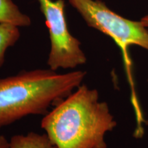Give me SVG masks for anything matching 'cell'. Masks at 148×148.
<instances>
[{"instance_id": "cell-7", "label": "cell", "mask_w": 148, "mask_h": 148, "mask_svg": "<svg viewBox=\"0 0 148 148\" xmlns=\"http://www.w3.org/2000/svg\"><path fill=\"white\" fill-rule=\"evenodd\" d=\"M20 35L18 27L9 23H0V67L4 63L6 50L15 45Z\"/></svg>"}, {"instance_id": "cell-3", "label": "cell", "mask_w": 148, "mask_h": 148, "mask_svg": "<svg viewBox=\"0 0 148 148\" xmlns=\"http://www.w3.org/2000/svg\"><path fill=\"white\" fill-rule=\"evenodd\" d=\"M69 2L88 26L110 37L119 47L132 86V60L128 49L135 45L148 51V29L140 21L127 19L116 14L101 0H69Z\"/></svg>"}, {"instance_id": "cell-9", "label": "cell", "mask_w": 148, "mask_h": 148, "mask_svg": "<svg viewBox=\"0 0 148 148\" xmlns=\"http://www.w3.org/2000/svg\"><path fill=\"white\" fill-rule=\"evenodd\" d=\"M140 21L141 22V23L143 24L144 26L146 27V28L148 29V14L147 15L143 16V17L141 18V19H140Z\"/></svg>"}, {"instance_id": "cell-2", "label": "cell", "mask_w": 148, "mask_h": 148, "mask_svg": "<svg viewBox=\"0 0 148 148\" xmlns=\"http://www.w3.org/2000/svg\"><path fill=\"white\" fill-rule=\"evenodd\" d=\"M84 71H23L0 78V127L32 114H44L82 84Z\"/></svg>"}, {"instance_id": "cell-5", "label": "cell", "mask_w": 148, "mask_h": 148, "mask_svg": "<svg viewBox=\"0 0 148 148\" xmlns=\"http://www.w3.org/2000/svg\"><path fill=\"white\" fill-rule=\"evenodd\" d=\"M0 23L26 27L30 25L31 19L21 12L12 0H0Z\"/></svg>"}, {"instance_id": "cell-4", "label": "cell", "mask_w": 148, "mask_h": 148, "mask_svg": "<svg viewBox=\"0 0 148 148\" xmlns=\"http://www.w3.org/2000/svg\"><path fill=\"white\" fill-rule=\"evenodd\" d=\"M49 30L51 48L47 59L49 69H75L86 62L81 42L70 33L64 0H38Z\"/></svg>"}, {"instance_id": "cell-8", "label": "cell", "mask_w": 148, "mask_h": 148, "mask_svg": "<svg viewBox=\"0 0 148 148\" xmlns=\"http://www.w3.org/2000/svg\"><path fill=\"white\" fill-rule=\"evenodd\" d=\"M0 148H10V140L3 135H0Z\"/></svg>"}, {"instance_id": "cell-6", "label": "cell", "mask_w": 148, "mask_h": 148, "mask_svg": "<svg viewBox=\"0 0 148 148\" xmlns=\"http://www.w3.org/2000/svg\"><path fill=\"white\" fill-rule=\"evenodd\" d=\"M10 148H56L45 134L34 132L16 134L10 140Z\"/></svg>"}, {"instance_id": "cell-10", "label": "cell", "mask_w": 148, "mask_h": 148, "mask_svg": "<svg viewBox=\"0 0 148 148\" xmlns=\"http://www.w3.org/2000/svg\"><path fill=\"white\" fill-rule=\"evenodd\" d=\"M147 1H148V0H147Z\"/></svg>"}, {"instance_id": "cell-1", "label": "cell", "mask_w": 148, "mask_h": 148, "mask_svg": "<svg viewBox=\"0 0 148 148\" xmlns=\"http://www.w3.org/2000/svg\"><path fill=\"white\" fill-rule=\"evenodd\" d=\"M116 121L97 89L80 84L45 114L41 128L56 148H107Z\"/></svg>"}]
</instances>
